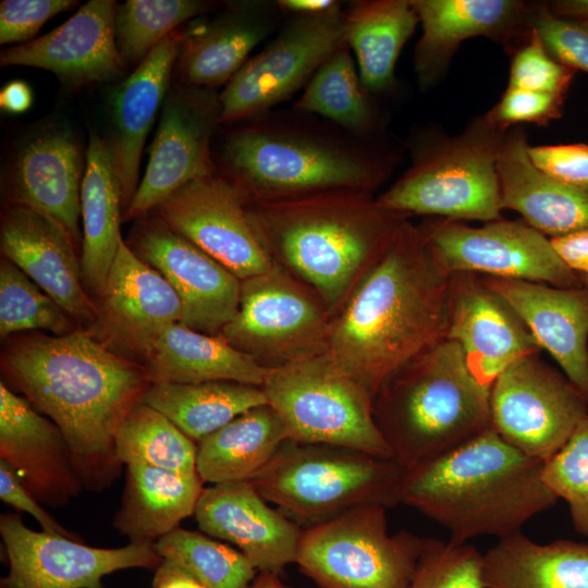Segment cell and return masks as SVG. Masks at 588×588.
<instances>
[{
	"instance_id": "obj_1",
	"label": "cell",
	"mask_w": 588,
	"mask_h": 588,
	"mask_svg": "<svg viewBox=\"0 0 588 588\" xmlns=\"http://www.w3.org/2000/svg\"><path fill=\"white\" fill-rule=\"evenodd\" d=\"M451 275L407 220L331 316L326 351L375 401L413 359L445 339Z\"/></svg>"
},
{
	"instance_id": "obj_2",
	"label": "cell",
	"mask_w": 588,
	"mask_h": 588,
	"mask_svg": "<svg viewBox=\"0 0 588 588\" xmlns=\"http://www.w3.org/2000/svg\"><path fill=\"white\" fill-rule=\"evenodd\" d=\"M2 371L4 383L61 430L85 489L109 487L122 467L115 433L152 383L145 366L111 352L87 332L72 331L15 342L3 355Z\"/></svg>"
},
{
	"instance_id": "obj_3",
	"label": "cell",
	"mask_w": 588,
	"mask_h": 588,
	"mask_svg": "<svg viewBox=\"0 0 588 588\" xmlns=\"http://www.w3.org/2000/svg\"><path fill=\"white\" fill-rule=\"evenodd\" d=\"M246 205L272 258L310 287L331 316L408 217L357 189Z\"/></svg>"
},
{
	"instance_id": "obj_4",
	"label": "cell",
	"mask_w": 588,
	"mask_h": 588,
	"mask_svg": "<svg viewBox=\"0 0 588 588\" xmlns=\"http://www.w3.org/2000/svg\"><path fill=\"white\" fill-rule=\"evenodd\" d=\"M542 466L489 427L405 469L400 502L444 527L450 540H499L522 532L526 523L556 503L542 480Z\"/></svg>"
},
{
	"instance_id": "obj_5",
	"label": "cell",
	"mask_w": 588,
	"mask_h": 588,
	"mask_svg": "<svg viewBox=\"0 0 588 588\" xmlns=\"http://www.w3.org/2000/svg\"><path fill=\"white\" fill-rule=\"evenodd\" d=\"M228 132L222 170L246 204L278 201L335 189L373 192L392 160L378 143L338 126L269 113Z\"/></svg>"
},
{
	"instance_id": "obj_6",
	"label": "cell",
	"mask_w": 588,
	"mask_h": 588,
	"mask_svg": "<svg viewBox=\"0 0 588 588\" xmlns=\"http://www.w3.org/2000/svg\"><path fill=\"white\" fill-rule=\"evenodd\" d=\"M490 389L445 338L413 359L378 392L373 417L393 458L409 469L491 427Z\"/></svg>"
},
{
	"instance_id": "obj_7",
	"label": "cell",
	"mask_w": 588,
	"mask_h": 588,
	"mask_svg": "<svg viewBox=\"0 0 588 588\" xmlns=\"http://www.w3.org/2000/svg\"><path fill=\"white\" fill-rule=\"evenodd\" d=\"M505 132L483 114L457 135H421L412 144L409 168L377 201L407 216L501 219L497 160Z\"/></svg>"
},
{
	"instance_id": "obj_8",
	"label": "cell",
	"mask_w": 588,
	"mask_h": 588,
	"mask_svg": "<svg viewBox=\"0 0 588 588\" xmlns=\"http://www.w3.org/2000/svg\"><path fill=\"white\" fill-rule=\"evenodd\" d=\"M404 471L394 458L287 439L249 481L291 519L311 526L358 506L401 504Z\"/></svg>"
},
{
	"instance_id": "obj_9",
	"label": "cell",
	"mask_w": 588,
	"mask_h": 588,
	"mask_svg": "<svg viewBox=\"0 0 588 588\" xmlns=\"http://www.w3.org/2000/svg\"><path fill=\"white\" fill-rule=\"evenodd\" d=\"M287 438L393 458L373 417V400L327 351L270 368L261 387Z\"/></svg>"
},
{
	"instance_id": "obj_10",
	"label": "cell",
	"mask_w": 588,
	"mask_h": 588,
	"mask_svg": "<svg viewBox=\"0 0 588 588\" xmlns=\"http://www.w3.org/2000/svg\"><path fill=\"white\" fill-rule=\"evenodd\" d=\"M385 512L364 505L308 526L295 564L318 588H408L426 538L390 534Z\"/></svg>"
},
{
	"instance_id": "obj_11",
	"label": "cell",
	"mask_w": 588,
	"mask_h": 588,
	"mask_svg": "<svg viewBox=\"0 0 588 588\" xmlns=\"http://www.w3.org/2000/svg\"><path fill=\"white\" fill-rule=\"evenodd\" d=\"M331 315L285 267L242 281L238 310L221 335L268 368L326 351Z\"/></svg>"
},
{
	"instance_id": "obj_12",
	"label": "cell",
	"mask_w": 588,
	"mask_h": 588,
	"mask_svg": "<svg viewBox=\"0 0 588 588\" xmlns=\"http://www.w3.org/2000/svg\"><path fill=\"white\" fill-rule=\"evenodd\" d=\"M344 44L342 4L319 14L291 15L277 36L224 86L219 95L220 124L269 113L306 86Z\"/></svg>"
},
{
	"instance_id": "obj_13",
	"label": "cell",
	"mask_w": 588,
	"mask_h": 588,
	"mask_svg": "<svg viewBox=\"0 0 588 588\" xmlns=\"http://www.w3.org/2000/svg\"><path fill=\"white\" fill-rule=\"evenodd\" d=\"M491 428L510 445L548 461L588 415L576 387L535 354L510 365L490 388Z\"/></svg>"
},
{
	"instance_id": "obj_14",
	"label": "cell",
	"mask_w": 588,
	"mask_h": 588,
	"mask_svg": "<svg viewBox=\"0 0 588 588\" xmlns=\"http://www.w3.org/2000/svg\"><path fill=\"white\" fill-rule=\"evenodd\" d=\"M443 270L481 272L491 278L574 287L576 274L562 261L551 240L527 223L494 220L481 226L442 219L420 226Z\"/></svg>"
},
{
	"instance_id": "obj_15",
	"label": "cell",
	"mask_w": 588,
	"mask_h": 588,
	"mask_svg": "<svg viewBox=\"0 0 588 588\" xmlns=\"http://www.w3.org/2000/svg\"><path fill=\"white\" fill-rule=\"evenodd\" d=\"M0 536L9 573L0 588H105L103 577L128 568H156L162 561L155 543L90 547L69 537L35 531L19 514L0 515Z\"/></svg>"
},
{
	"instance_id": "obj_16",
	"label": "cell",
	"mask_w": 588,
	"mask_h": 588,
	"mask_svg": "<svg viewBox=\"0 0 588 588\" xmlns=\"http://www.w3.org/2000/svg\"><path fill=\"white\" fill-rule=\"evenodd\" d=\"M220 125L219 95L182 84L169 89L145 174L124 219L140 218L184 185L213 173L211 139Z\"/></svg>"
},
{
	"instance_id": "obj_17",
	"label": "cell",
	"mask_w": 588,
	"mask_h": 588,
	"mask_svg": "<svg viewBox=\"0 0 588 588\" xmlns=\"http://www.w3.org/2000/svg\"><path fill=\"white\" fill-rule=\"evenodd\" d=\"M154 210L172 231L241 281L277 264L250 220L244 197L217 170L184 185Z\"/></svg>"
},
{
	"instance_id": "obj_18",
	"label": "cell",
	"mask_w": 588,
	"mask_h": 588,
	"mask_svg": "<svg viewBox=\"0 0 588 588\" xmlns=\"http://www.w3.org/2000/svg\"><path fill=\"white\" fill-rule=\"evenodd\" d=\"M130 243L176 292L183 309L181 323L219 335L235 317L242 281L160 219L136 225Z\"/></svg>"
},
{
	"instance_id": "obj_19",
	"label": "cell",
	"mask_w": 588,
	"mask_h": 588,
	"mask_svg": "<svg viewBox=\"0 0 588 588\" xmlns=\"http://www.w3.org/2000/svg\"><path fill=\"white\" fill-rule=\"evenodd\" d=\"M422 33L414 52L419 88L426 91L446 74L458 46L483 36L514 50L531 29L535 4L516 0H411Z\"/></svg>"
},
{
	"instance_id": "obj_20",
	"label": "cell",
	"mask_w": 588,
	"mask_h": 588,
	"mask_svg": "<svg viewBox=\"0 0 588 588\" xmlns=\"http://www.w3.org/2000/svg\"><path fill=\"white\" fill-rule=\"evenodd\" d=\"M115 9L113 0H90L51 32L3 49L0 64L50 71L71 88L114 81L125 68L115 41Z\"/></svg>"
},
{
	"instance_id": "obj_21",
	"label": "cell",
	"mask_w": 588,
	"mask_h": 588,
	"mask_svg": "<svg viewBox=\"0 0 588 588\" xmlns=\"http://www.w3.org/2000/svg\"><path fill=\"white\" fill-rule=\"evenodd\" d=\"M86 158L65 126L40 127L17 146L7 168L10 203L30 207L48 217L81 243L78 218Z\"/></svg>"
},
{
	"instance_id": "obj_22",
	"label": "cell",
	"mask_w": 588,
	"mask_h": 588,
	"mask_svg": "<svg viewBox=\"0 0 588 588\" xmlns=\"http://www.w3.org/2000/svg\"><path fill=\"white\" fill-rule=\"evenodd\" d=\"M0 461L44 505L62 507L85 489L61 430L0 382Z\"/></svg>"
},
{
	"instance_id": "obj_23",
	"label": "cell",
	"mask_w": 588,
	"mask_h": 588,
	"mask_svg": "<svg viewBox=\"0 0 588 588\" xmlns=\"http://www.w3.org/2000/svg\"><path fill=\"white\" fill-rule=\"evenodd\" d=\"M250 481L204 488L194 516L201 532L232 543L258 573L280 574L296 562L299 524L272 509Z\"/></svg>"
},
{
	"instance_id": "obj_24",
	"label": "cell",
	"mask_w": 588,
	"mask_h": 588,
	"mask_svg": "<svg viewBox=\"0 0 588 588\" xmlns=\"http://www.w3.org/2000/svg\"><path fill=\"white\" fill-rule=\"evenodd\" d=\"M1 250L72 318L84 323L98 309L84 290L81 260L73 241L57 223L37 210L9 203L1 216Z\"/></svg>"
},
{
	"instance_id": "obj_25",
	"label": "cell",
	"mask_w": 588,
	"mask_h": 588,
	"mask_svg": "<svg viewBox=\"0 0 588 588\" xmlns=\"http://www.w3.org/2000/svg\"><path fill=\"white\" fill-rule=\"evenodd\" d=\"M446 338L458 344L475 379L489 389L510 365L540 348L498 294L467 277L451 278Z\"/></svg>"
},
{
	"instance_id": "obj_26",
	"label": "cell",
	"mask_w": 588,
	"mask_h": 588,
	"mask_svg": "<svg viewBox=\"0 0 588 588\" xmlns=\"http://www.w3.org/2000/svg\"><path fill=\"white\" fill-rule=\"evenodd\" d=\"M483 282L512 308L588 402V292L491 277Z\"/></svg>"
},
{
	"instance_id": "obj_27",
	"label": "cell",
	"mask_w": 588,
	"mask_h": 588,
	"mask_svg": "<svg viewBox=\"0 0 588 588\" xmlns=\"http://www.w3.org/2000/svg\"><path fill=\"white\" fill-rule=\"evenodd\" d=\"M182 38L183 33L176 30L167 36L110 96L106 140L113 157L123 212L137 191L144 144L169 91Z\"/></svg>"
},
{
	"instance_id": "obj_28",
	"label": "cell",
	"mask_w": 588,
	"mask_h": 588,
	"mask_svg": "<svg viewBox=\"0 0 588 588\" xmlns=\"http://www.w3.org/2000/svg\"><path fill=\"white\" fill-rule=\"evenodd\" d=\"M98 319L110 338L144 357L157 335L182 321L174 289L122 238L100 295Z\"/></svg>"
},
{
	"instance_id": "obj_29",
	"label": "cell",
	"mask_w": 588,
	"mask_h": 588,
	"mask_svg": "<svg viewBox=\"0 0 588 588\" xmlns=\"http://www.w3.org/2000/svg\"><path fill=\"white\" fill-rule=\"evenodd\" d=\"M278 12L275 2L232 1L206 23L183 33L176 60L182 84L208 89L225 86L274 29Z\"/></svg>"
},
{
	"instance_id": "obj_30",
	"label": "cell",
	"mask_w": 588,
	"mask_h": 588,
	"mask_svg": "<svg viewBox=\"0 0 588 588\" xmlns=\"http://www.w3.org/2000/svg\"><path fill=\"white\" fill-rule=\"evenodd\" d=\"M526 132L509 128L502 138L497 170L502 209L522 215L543 235H567L588 228V187L558 181L540 171L528 155Z\"/></svg>"
},
{
	"instance_id": "obj_31",
	"label": "cell",
	"mask_w": 588,
	"mask_h": 588,
	"mask_svg": "<svg viewBox=\"0 0 588 588\" xmlns=\"http://www.w3.org/2000/svg\"><path fill=\"white\" fill-rule=\"evenodd\" d=\"M144 358L152 383L236 381L261 388L270 370L221 334H206L181 322L164 328Z\"/></svg>"
},
{
	"instance_id": "obj_32",
	"label": "cell",
	"mask_w": 588,
	"mask_h": 588,
	"mask_svg": "<svg viewBox=\"0 0 588 588\" xmlns=\"http://www.w3.org/2000/svg\"><path fill=\"white\" fill-rule=\"evenodd\" d=\"M114 529L130 542L155 543L194 515L204 490L198 474L128 465Z\"/></svg>"
},
{
	"instance_id": "obj_33",
	"label": "cell",
	"mask_w": 588,
	"mask_h": 588,
	"mask_svg": "<svg viewBox=\"0 0 588 588\" xmlns=\"http://www.w3.org/2000/svg\"><path fill=\"white\" fill-rule=\"evenodd\" d=\"M81 187L83 238L81 270L84 285L101 295L122 236V198L110 147L97 133L89 134Z\"/></svg>"
},
{
	"instance_id": "obj_34",
	"label": "cell",
	"mask_w": 588,
	"mask_h": 588,
	"mask_svg": "<svg viewBox=\"0 0 588 588\" xmlns=\"http://www.w3.org/2000/svg\"><path fill=\"white\" fill-rule=\"evenodd\" d=\"M486 588H588V543H538L522 532L483 554Z\"/></svg>"
},
{
	"instance_id": "obj_35",
	"label": "cell",
	"mask_w": 588,
	"mask_h": 588,
	"mask_svg": "<svg viewBox=\"0 0 588 588\" xmlns=\"http://www.w3.org/2000/svg\"><path fill=\"white\" fill-rule=\"evenodd\" d=\"M345 41L372 95L395 84V65L419 17L411 0H356L343 10Z\"/></svg>"
},
{
	"instance_id": "obj_36",
	"label": "cell",
	"mask_w": 588,
	"mask_h": 588,
	"mask_svg": "<svg viewBox=\"0 0 588 588\" xmlns=\"http://www.w3.org/2000/svg\"><path fill=\"white\" fill-rule=\"evenodd\" d=\"M287 439L284 422L268 403L253 407L197 444V473L211 485L249 481Z\"/></svg>"
},
{
	"instance_id": "obj_37",
	"label": "cell",
	"mask_w": 588,
	"mask_h": 588,
	"mask_svg": "<svg viewBox=\"0 0 588 588\" xmlns=\"http://www.w3.org/2000/svg\"><path fill=\"white\" fill-rule=\"evenodd\" d=\"M140 402L163 414L197 444L242 413L268 403L260 387L236 381L155 382Z\"/></svg>"
},
{
	"instance_id": "obj_38",
	"label": "cell",
	"mask_w": 588,
	"mask_h": 588,
	"mask_svg": "<svg viewBox=\"0 0 588 588\" xmlns=\"http://www.w3.org/2000/svg\"><path fill=\"white\" fill-rule=\"evenodd\" d=\"M372 96L344 44L311 76L293 109L322 117L357 138L376 142L380 115Z\"/></svg>"
},
{
	"instance_id": "obj_39",
	"label": "cell",
	"mask_w": 588,
	"mask_h": 588,
	"mask_svg": "<svg viewBox=\"0 0 588 588\" xmlns=\"http://www.w3.org/2000/svg\"><path fill=\"white\" fill-rule=\"evenodd\" d=\"M121 465H145L186 475L196 469L197 443L168 417L139 402L121 422L114 439Z\"/></svg>"
},
{
	"instance_id": "obj_40",
	"label": "cell",
	"mask_w": 588,
	"mask_h": 588,
	"mask_svg": "<svg viewBox=\"0 0 588 588\" xmlns=\"http://www.w3.org/2000/svg\"><path fill=\"white\" fill-rule=\"evenodd\" d=\"M162 559L172 560L206 588H249L257 571L237 549L204 532L177 527L155 542Z\"/></svg>"
},
{
	"instance_id": "obj_41",
	"label": "cell",
	"mask_w": 588,
	"mask_h": 588,
	"mask_svg": "<svg viewBox=\"0 0 588 588\" xmlns=\"http://www.w3.org/2000/svg\"><path fill=\"white\" fill-rule=\"evenodd\" d=\"M212 2L200 0H127L117 4L114 33L126 64H139L175 28L208 12Z\"/></svg>"
},
{
	"instance_id": "obj_42",
	"label": "cell",
	"mask_w": 588,
	"mask_h": 588,
	"mask_svg": "<svg viewBox=\"0 0 588 588\" xmlns=\"http://www.w3.org/2000/svg\"><path fill=\"white\" fill-rule=\"evenodd\" d=\"M71 316L10 260L0 265V335L25 330L72 332Z\"/></svg>"
},
{
	"instance_id": "obj_43",
	"label": "cell",
	"mask_w": 588,
	"mask_h": 588,
	"mask_svg": "<svg viewBox=\"0 0 588 588\" xmlns=\"http://www.w3.org/2000/svg\"><path fill=\"white\" fill-rule=\"evenodd\" d=\"M542 480L564 500L575 531L588 538V415L542 466Z\"/></svg>"
},
{
	"instance_id": "obj_44",
	"label": "cell",
	"mask_w": 588,
	"mask_h": 588,
	"mask_svg": "<svg viewBox=\"0 0 588 588\" xmlns=\"http://www.w3.org/2000/svg\"><path fill=\"white\" fill-rule=\"evenodd\" d=\"M408 588H486L483 554L468 542L426 538Z\"/></svg>"
},
{
	"instance_id": "obj_45",
	"label": "cell",
	"mask_w": 588,
	"mask_h": 588,
	"mask_svg": "<svg viewBox=\"0 0 588 588\" xmlns=\"http://www.w3.org/2000/svg\"><path fill=\"white\" fill-rule=\"evenodd\" d=\"M511 52L507 87L565 97L576 71L552 58L532 27Z\"/></svg>"
},
{
	"instance_id": "obj_46",
	"label": "cell",
	"mask_w": 588,
	"mask_h": 588,
	"mask_svg": "<svg viewBox=\"0 0 588 588\" xmlns=\"http://www.w3.org/2000/svg\"><path fill=\"white\" fill-rule=\"evenodd\" d=\"M531 27L547 51L561 64L588 73V24L553 15L546 4H535Z\"/></svg>"
},
{
	"instance_id": "obj_47",
	"label": "cell",
	"mask_w": 588,
	"mask_h": 588,
	"mask_svg": "<svg viewBox=\"0 0 588 588\" xmlns=\"http://www.w3.org/2000/svg\"><path fill=\"white\" fill-rule=\"evenodd\" d=\"M565 97L507 87L486 115L505 132L520 123L547 126L563 113Z\"/></svg>"
},
{
	"instance_id": "obj_48",
	"label": "cell",
	"mask_w": 588,
	"mask_h": 588,
	"mask_svg": "<svg viewBox=\"0 0 588 588\" xmlns=\"http://www.w3.org/2000/svg\"><path fill=\"white\" fill-rule=\"evenodd\" d=\"M73 0H3L0 3V44H25L54 15L75 7Z\"/></svg>"
},
{
	"instance_id": "obj_49",
	"label": "cell",
	"mask_w": 588,
	"mask_h": 588,
	"mask_svg": "<svg viewBox=\"0 0 588 588\" xmlns=\"http://www.w3.org/2000/svg\"><path fill=\"white\" fill-rule=\"evenodd\" d=\"M531 162L566 184L588 187V145L584 143L528 147Z\"/></svg>"
},
{
	"instance_id": "obj_50",
	"label": "cell",
	"mask_w": 588,
	"mask_h": 588,
	"mask_svg": "<svg viewBox=\"0 0 588 588\" xmlns=\"http://www.w3.org/2000/svg\"><path fill=\"white\" fill-rule=\"evenodd\" d=\"M0 499L4 504L34 517L42 531L78 539L74 532L64 528L44 509L15 473L2 461H0Z\"/></svg>"
},
{
	"instance_id": "obj_51",
	"label": "cell",
	"mask_w": 588,
	"mask_h": 588,
	"mask_svg": "<svg viewBox=\"0 0 588 588\" xmlns=\"http://www.w3.org/2000/svg\"><path fill=\"white\" fill-rule=\"evenodd\" d=\"M550 240L562 261L588 280V228Z\"/></svg>"
},
{
	"instance_id": "obj_52",
	"label": "cell",
	"mask_w": 588,
	"mask_h": 588,
	"mask_svg": "<svg viewBox=\"0 0 588 588\" xmlns=\"http://www.w3.org/2000/svg\"><path fill=\"white\" fill-rule=\"evenodd\" d=\"M151 588H206L192 574L172 560L162 559L155 568Z\"/></svg>"
},
{
	"instance_id": "obj_53",
	"label": "cell",
	"mask_w": 588,
	"mask_h": 588,
	"mask_svg": "<svg viewBox=\"0 0 588 588\" xmlns=\"http://www.w3.org/2000/svg\"><path fill=\"white\" fill-rule=\"evenodd\" d=\"M33 96L29 86L21 81L7 84L0 93V107L10 113H22L32 105Z\"/></svg>"
},
{
	"instance_id": "obj_54",
	"label": "cell",
	"mask_w": 588,
	"mask_h": 588,
	"mask_svg": "<svg viewBox=\"0 0 588 588\" xmlns=\"http://www.w3.org/2000/svg\"><path fill=\"white\" fill-rule=\"evenodd\" d=\"M275 3L282 13L290 15L319 14L341 4L334 0H278Z\"/></svg>"
},
{
	"instance_id": "obj_55",
	"label": "cell",
	"mask_w": 588,
	"mask_h": 588,
	"mask_svg": "<svg viewBox=\"0 0 588 588\" xmlns=\"http://www.w3.org/2000/svg\"><path fill=\"white\" fill-rule=\"evenodd\" d=\"M546 5L555 16L588 24V0H559Z\"/></svg>"
},
{
	"instance_id": "obj_56",
	"label": "cell",
	"mask_w": 588,
	"mask_h": 588,
	"mask_svg": "<svg viewBox=\"0 0 588 588\" xmlns=\"http://www.w3.org/2000/svg\"><path fill=\"white\" fill-rule=\"evenodd\" d=\"M249 588H286L278 574L260 572L249 586Z\"/></svg>"
}]
</instances>
